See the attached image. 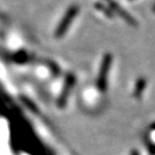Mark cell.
Here are the masks:
<instances>
[{
    "label": "cell",
    "instance_id": "7a4b0ae2",
    "mask_svg": "<svg viewBox=\"0 0 155 155\" xmlns=\"http://www.w3.org/2000/svg\"><path fill=\"white\" fill-rule=\"evenodd\" d=\"M147 87V79L144 77H139L136 81L134 88V96L136 98H140Z\"/></svg>",
    "mask_w": 155,
    "mask_h": 155
},
{
    "label": "cell",
    "instance_id": "8992f818",
    "mask_svg": "<svg viewBox=\"0 0 155 155\" xmlns=\"http://www.w3.org/2000/svg\"><path fill=\"white\" fill-rule=\"evenodd\" d=\"M151 10H152V12L155 13V3L153 4V6H152V8H151Z\"/></svg>",
    "mask_w": 155,
    "mask_h": 155
},
{
    "label": "cell",
    "instance_id": "5b68a950",
    "mask_svg": "<svg viewBox=\"0 0 155 155\" xmlns=\"http://www.w3.org/2000/svg\"><path fill=\"white\" fill-rule=\"evenodd\" d=\"M150 129L155 130V121H154V123H152V124H151V125H150Z\"/></svg>",
    "mask_w": 155,
    "mask_h": 155
},
{
    "label": "cell",
    "instance_id": "277c9868",
    "mask_svg": "<svg viewBox=\"0 0 155 155\" xmlns=\"http://www.w3.org/2000/svg\"><path fill=\"white\" fill-rule=\"evenodd\" d=\"M130 155H140V151L138 150H137V149H134V150H131Z\"/></svg>",
    "mask_w": 155,
    "mask_h": 155
},
{
    "label": "cell",
    "instance_id": "3957f363",
    "mask_svg": "<svg viewBox=\"0 0 155 155\" xmlns=\"http://www.w3.org/2000/svg\"><path fill=\"white\" fill-rule=\"evenodd\" d=\"M146 145H147V149H148V151L150 152V155H155V143L152 142V141L148 140L146 142Z\"/></svg>",
    "mask_w": 155,
    "mask_h": 155
},
{
    "label": "cell",
    "instance_id": "6da1fadb",
    "mask_svg": "<svg viewBox=\"0 0 155 155\" xmlns=\"http://www.w3.org/2000/svg\"><path fill=\"white\" fill-rule=\"evenodd\" d=\"M111 55L107 54L105 56L104 61H103V64H102V69H101V74H100V85L102 88L105 87L106 85V77L107 74V71L109 70L110 64H111Z\"/></svg>",
    "mask_w": 155,
    "mask_h": 155
}]
</instances>
